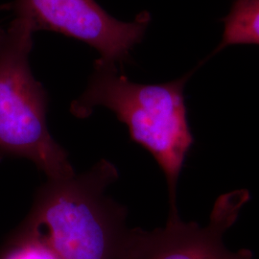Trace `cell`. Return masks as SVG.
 Masks as SVG:
<instances>
[{
	"instance_id": "obj_3",
	"label": "cell",
	"mask_w": 259,
	"mask_h": 259,
	"mask_svg": "<svg viewBox=\"0 0 259 259\" xmlns=\"http://www.w3.org/2000/svg\"><path fill=\"white\" fill-rule=\"evenodd\" d=\"M34 32L18 17L0 27V156L27 158L47 179L66 178L74 169L47 128V91L29 65Z\"/></svg>"
},
{
	"instance_id": "obj_4",
	"label": "cell",
	"mask_w": 259,
	"mask_h": 259,
	"mask_svg": "<svg viewBox=\"0 0 259 259\" xmlns=\"http://www.w3.org/2000/svg\"><path fill=\"white\" fill-rule=\"evenodd\" d=\"M250 200L247 189L220 195L206 226L169 215L164 227L153 231L130 229L116 259H254L250 250H229L224 236Z\"/></svg>"
},
{
	"instance_id": "obj_1",
	"label": "cell",
	"mask_w": 259,
	"mask_h": 259,
	"mask_svg": "<svg viewBox=\"0 0 259 259\" xmlns=\"http://www.w3.org/2000/svg\"><path fill=\"white\" fill-rule=\"evenodd\" d=\"M118 178L103 158L82 174L47 179L19 229L58 259H116L129 231L127 208L107 193Z\"/></svg>"
},
{
	"instance_id": "obj_7",
	"label": "cell",
	"mask_w": 259,
	"mask_h": 259,
	"mask_svg": "<svg viewBox=\"0 0 259 259\" xmlns=\"http://www.w3.org/2000/svg\"><path fill=\"white\" fill-rule=\"evenodd\" d=\"M0 259H58L42 242L18 229L0 251Z\"/></svg>"
},
{
	"instance_id": "obj_2",
	"label": "cell",
	"mask_w": 259,
	"mask_h": 259,
	"mask_svg": "<svg viewBox=\"0 0 259 259\" xmlns=\"http://www.w3.org/2000/svg\"><path fill=\"white\" fill-rule=\"evenodd\" d=\"M190 76L158 84L134 83L116 64L99 59L87 90L70 106L71 113L82 119L97 107L107 108L127 126L132 140L148 151L165 176L169 215L179 214L177 186L194 142L184 95Z\"/></svg>"
},
{
	"instance_id": "obj_5",
	"label": "cell",
	"mask_w": 259,
	"mask_h": 259,
	"mask_svg": "<svg viewBox=\"0 0 259 259\" xmlns=\"http://www.w3.org/2000/svg\"><path fill=\"white\" fill-rule=\"evenodd\" d=\"M7 6L35 32L53 31L78 39L97 50L103 61L121 65L141 41L151 19L143 12L132 22L119 21L95 0H16Z\"/></svg>"
},
{
	"instance_id": "obj_6",
	"label": "cell",
	"mask_w": 259,
	"mask_h": 259,
	"mask_svg": "<svg viewBox=\"0 0 259 259\" xmlns=\"http://www.w3.org/2000/svg\"><path fill=\"white\" fill-rule=\"evenodd\" d=\"M224 22L222 41L217 50L238 45L259 46V0H233Z\"/></svg>"
}]
</instances>
